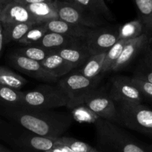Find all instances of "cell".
Masks as SVG:
<instances>
[{"mask_svg": "<svg viewBox=\"0 0 152 152\" xmlns=\"http://www.w3.org/2000/svg\"><path fill=\"white\" fill-rule=\"evenodd\" d=\"M9 61L13 68L32 78L45 83H57L58 79L46 71L39 62L20 56L14 52L10 54Z\"/></svg>", "mask_w": 152, "mask_h": 152, "instance_id": "obj_10", "label": "cell"}, {"mask_svg": "<svg viewBox=\"0 0 152 152\" xmlns=\"http://www.w3.org/2000/svg\"><path fill=\"white\" fill-rule=\"evenodd\" d=\"M45 152H73L69 148L66 146V145H63L62 143H59V142H57L56 140V143L51 149L48 150V151Z\"/></svg>", "mask_w": 152, "mask_h": 152, "instance_id": "obj_33", "label": "cell"}, {"mask_svg": "<svg viewBox=\"0 0 152 152\" xmlns=\"http://www.w3.org/2000/svg\"><path fill=\"white\" fill-rule=\"evenodd\" d=\"M40 63L46 71L56 77L58 80L75 69L73 65L54 51L48 56Z\"/></svg>", "mask_w": 152, "mask_h": 152, "instance_id": "obj_16", "label": "cell"}, {"mask_svg": "<svg viewBox=\"0 0 152 152\" xmlns=\"http://www.w3.org/2000/svg\"><path fill=\"white\" fill-rule=\"evenodd\" d=\"M105 53L91 55L86 61L85 65L82 67L81 69L79 70V72L90 79L95 78L101 75Z\"/></svg>", "mask_w": 152, "mask_h": 152, "instance_id": "obj_22", "label": "cell"}, {"mask_svg": "<svg viewBox=\"0 0 152 152\" xmlns=\"http://www.w3.org/2000/svg\"><path fill=\"white\" fill-rule=\"evenodd\" d=\"M48 32L62 34L75 39H85L91 28L68 23L60 19H53L43 22Z\"/></svg>", "mask_w": 152, "mask_h": 152, "instance_id": "obj_15", "label": "cell"}, {"mask_svg": "<svg viewBox=\"0 0 152 152\" xmlns=\"http://www.w3.org/2000/svg\"><path fill=\"white\" fill-rule=\"evenodd\" d=\"M0 152H13V151H12L11 150L9 149V148H7V147L4 146V145H1V144L0 143Z\"/></svg>", "mask_w": 152, "mask_h": 152, "instance_id": "obj_37", "label": "cell"}, {"mask_svg": "<svg viewBox=\"0 0 152 152\" xmlns=\"http://www.w3.org/2000/svg\"><path fill=\"white\" fill-rule=\"evenodd\" d=\"M107 91L114 102L140 104L143 99V96L134 84L132 77L127 76H114Z\"/></svg>", "mask_w": 152, "mask_h": 152, "instance_id": "obj_9", "label": "cell"}, {"mask_svg": "<svg viewBox=\"0 0 152 152\" xmlns=\"http://www.w3.org/2000/svg\"><path fill=\"white\" fill-rule=\"evenodd\" d=\"M80 6L99 17L110 22L115 21V17L104 0H68Z\"/></svg>", "mask_w": 152, "mask_h": 152, "instance_id": "obj_18", "label": "cell"}, {"mask_svg": "<svg viewBox=\"0 0 152 152\" xmlns=\"http://www.w3.org/2000/svg\"><path fill=\"white\" fill-rule=\"evenodd\" d=\"M143 34H145L144 26L139 19L126 22L119 27V39H133Z\"/></svg>", "mask_w": 152, "mask_h": 152, "instance_id": "obj_25", "label": "cell"}, {"mask_svg": "<svg viewBox=\"0 0 152 152\" xmlns=\"http://www.w3.org/2000/svg\"><path fill=\"white\" fill-rule=\"evenodd\" d=\"M1 10H2V8H1V6H0V13H1Z\"/></svg>", "mask_w": 152, "mask_h": 152, "instance_id": "obj_39", "label": "cell"}, {"mask_svg": "<svg viewBox=\"0 0 152 152\" xmlns=\"http://www.w3.org/2000/svg\"><path fill=\"white\" fill-rule=\"evenodd\" d=\"M120 125L152 137V110L142 104L115 102Z\"/></svg>", "mask_w": 152, "mask_h": 152, "instance_id": "obj_5", "label": "cell"}, {"mask_svg": "<svg viewBox=\"0 0 152 152\" xmlns=\"http://www.w3.org/2000/svg\"><path fill=\"white\" fill-rule=\"evenodd\" d=\"M6 113L12 120L25 130L52 139L63 136L73 122V117L70 113L54 110L9 107L6 109Z\"/></svg>", "mask_w": 152, "mask_h": 152, "instance_id": "obj_1", "label": "cell"}, {"mask_svg": "<svg viewBox=\"0 0 152 152\" xmlns=\"http://www.w3.org/2000/svg\"><path fill=\"white\" fill-rule=\"evenodd\" d=\"M73 110L74 111V116L75 119L77 118L80 121L94 123L99 118L97 115L91 112L90 110L86 108L83 105L76 107V108H73Z\"/></svg>", "mask_w": 152, "mask_h": 152, "instance_id": "obj_31", "label": "cell"}, {"mask_svg": "<svg viewBox=\"0 0 152 152\" xmlns=\"http://www.w3.org/2000/svg\"><path fill=\"white\" fill-rule=\"evenodd\" d=\"M34 19L38 23L53 19H58V15L52 2H41L25 5Z\"/></svg>", "mask_w": 152, "mask_h": 152, "instance_id": "obj_20", "label": "cell"}, {"mask_svg": "<svg viewBox=\"0 0 152 152\" xmlns=\"http://www.w3.org/2000/svg\"><path fill=\"white\" fill-rule=\"evenodd\" d=\"M53 4L59 19L68 23L88 28H95L109 25V22L105 19L92 14L71 1L53 0Z\"/></svg>", "mask_w": 152, "mask_h": 152, "instance_id": "obj_6", "label": "cell"}, {"mask_svg": "<svg viewBox=\"0 0 152 152\" xmlns=\"http://www.w3.org/2000/svg\"><path fill=\"white\" fill-rule=\"evenodd\" d=\"M119 27L105 26L91 28L85 42L91 55L105 53L119 40Z\"/></svg>", "mask_w": 152, "mask_h": 152, "instance_id": "obj_8", "label": "cell"}, {"mask_svg": "<svg viewBox=\"0 0 152 152\" xmlns=\"http://www.w3.org/2000/svg\"><path fill=\"white\" fill-rule=\"evenodd\" d=\"M13 1V0H0V6H1V8L3 9L7 4H8L9 3H10Z\"/></svg>", "mask_w": 152, "mask_h": 152, "instance_id": "obj_36", "label": "cell"}, {"mask_svg": "<svg viewBox=\"0 0 152 152\" xmlns=\"http://www.w3.org/2000/svg\"><path fill=\"white\" fill-rule=\"evenodd\" d=\"M28 83L25 78L5 67H0V86L20 90Z\"/></svg>", "mask_w": 152, "mask_h": 152, "instance_id": "obj_23", "label": "cell"}, {"mask_svg": "<svg viewBox=\"0 0 152 152\" xmlns=\"http://www.w3.org/2000/svg\"><path fill=\"white\" fill-rule=\"evenodd\" d=\"M83 105L99 118L120 125L116 104L105 88H97L85 99Z\"/></svg>", "mask_w": 152, "mask_h": 152, "instance_id": "obj_7", "label": "cell"}, {"mask_svg": "<svg viewBox=\"0 0 152 152\" xmlns=\"http://www.w3.org/2000/svg\"><path fill=\"white\" fill-rule=\"evenodd\" d=\"M13 142L19 148V151L45 152L56 145V139L39 136L25 130L13 137Z\"/></svg>", "mask_w": 152, "mask_h": 152, "instance_id": "obj_11", "label": "cell"}, {"mask_svg": "<svg viewBox=\"0 0 152 152\" xmlns=\"http://www.w3.org/2000/svg\"><path fill=\"white\" fill-rule=\"evenodd\" d=\"M48 32L43 23L34 25L18 43L24 45H33L38 42Z\"/></svg>", "mask_w": 152, "mask_h": 152, "instance_id": "obj_29", "label": "cell"}, {"mask_svg": "<svg viewBox=\"0 0 152 152\" xmlns=\"http://www.w3.org/2000/svg\"><path fill=\"white\" fill-rule=\"evenodd\" d=\"M69 97L56 85H41L29 91L22 92L20 108L34 110H53L68 106Z\"/></svg>", "mask_w": 152, "mask_h": 152, "instance_id": "obj_3", "label": "cell"}, {"mask_svg": "<svg viewBox=\"0 0 152 152\" xmlns=\"http://www.w3.org/2000/svg\"><path fill=\"white\" fill-rule=\"evenodd\" d=\"M57 142L66 145L73 152H91L94 147L91 146L88 143L73 137L62 136L56 139Z\"/></svg>", "mask_w": 152, "mask_h": 152, "instance_id": "obj_30", "label": "cell"}, {"mask_svg": "<svg viewBox=\"0 0 152 152\" xmlns=\"http://www.w3.org/2000/svg\"><path fill=\"white\" fill-rule=\"evenodd\" d=\"M54 52L69 62L75 69L82 68L91 56L86 46L85 39L80 40L74 44L55 50Z\"/></svg>", "mask_w": 152, "mask_h": 152, "instance_id": "obj_13", "label": "cell"}, {"mask_svg": "<svg viewBox=\"0 0 152 152\" xmlns=\"http://www.w3.org/2000/svg\"><path fill=\"white\" fill-rule=\"evenodd\" d=\"M71 73V72H70ZM68 74L59 79L56 84L65 92L69 97L68 108L71 109L82 105L85 99L96 90L99 86L101 75L90 79L83 76L78 71Z\"/></svg>", "mask_w": 152, "mask_h": 152, "instance_id": "obj_4", "label": "cell"}, {"mask_svg": "<svg viewBox=\"0 0 152 152\" xmlns=\"http://www.w3.org/2000/svg\"><path fill=\"white\" fill-rule=\"evenodd\" d=\"M150 38L148 34H143L133 39L128 40L111 71H120L129 66L131 62L142 51L149 41Z\"/></svg>", "mask_w": 152, "mask_h": 152, "instance_id": "obj_12", "label": "cell"}, {"mask_svg": "<svg viewBox=\"0 0 152 152\" xmlns=\"http://www.w3.org/2000/svg\"><path fill=\"white\" fill-rule=\"evenodd\" d=\"M134 72V77L152 83V39L145 45Z\"/></svg>", "mask_w": 152, "mask_h": 152, "instance_id": "obj_17", "label": "cell"}, {"mask_svg": "<svg viewBox=\"0 0 152 152\" xmlns=\"http://www.w3.org/2000/svg\"><path fill=\"white\" fill-rule=\"evenodd\" d=\"M91 152H101V151H99V150H98V149H96V148H94L93 151H92Z\"/></svg>", "mask_w": 152, "mask_h": 152, "instance_id": "obj_38", "label": "cell"}, {"mask_svg": "<svg viewBox=\"0 0 152 152\" xmlns=\"http://www.w3.org/2000/svg\"><path fill=\"white\" fill-rule=\"evenodd\" d=\"M0 22L4 24H39L33 18L25 5L13 1L5 6L0 13Z\"/></svg>", "mask_w": 152, "mask_h": 152, "instance_id": "obj_14", "label": "cell"}, {"mask_svg": "<svg viewBox=\"0 0 152 152\" xmlns=\"http://www.w3.org/2000/svg\"><path fill=\"white\" fill-rule=\"evenodd\" d=\"M96 140L105 152H152L147 146L132 137L117 124L99 118L94 123Z\"/></svg>", "mask_w": 152, "mask_h": 152, "instance_id": "obj_2", "label": "cell"}, {"mask_svg": "<svg viewBox=\"0 0 152 152\" xmlns=\"http://www.w3.org/2000/svg\"><path fill=\"white\" fill-rule=\"evenodd\" d=\"M145 34L152 32V0H134Z\"/></svg>", "mask_w": 152, "mask_h": 152, "instance_id": "obj_24", "label": "cell"}, {"mask_svg": "<svg viewBox=\"0 0 152 152\" xmlns=\"http://www.w3.org/2000/svg\"><path fill=\"white\" fill-rule=\"evenodd\" d=\"M80 40L83 39L72 38V37H67L62 34H56V33L47 32L38 42L33 45L39 46L47 50L55 51L70 45L74 44Z\"/></svg>", "mask_w": 152, "mask_h": 152, "instance_id": "obj_19", "label": "cell"}, {"mask_svg": "<svg viewBox=\"0 0 152 152\" xmlns=\"http://www.w3.org/2000/svg\"><path fill=\"white\" fill-rule=\"evenodd\" d=\"M16 2L19 3L22 5H27V4H36V3L41 2H52L53 0H13Z\"/></svg>", "mask_w": 152, "mask_h": 152, "instance_id": "obj_34", "label": "cell"}, {"mask_svg": "<svg viewBox=\"0 0 152 152\" xmlns=\"http://www.w3.org/2000/svg\"><path fill=\"white\" fill-rule=\"evenodd\" d=\"M22 92L19 90L0 86V101L9 107H19Z\"/></svg>", "mask_w": 152, "mask_h": 152, "instance_id": "obj_28", "label": "cell"}, {"mask_svg": "<svg viewBox=\"0 0 152 152\" xmlns=\"http://www.w3.org/2000/svg\"><path fill=\"white\" fill-rule=\"evenodd\" d=\"M17 152H28V151H18Z\"/></svg>", "mask_w": 152, "mask_h": 152, "instance_id": "obj_40", "label": "cell"}, {"mask_svg": "<svg viewBox=\"0 0 152 152\" xmlns=\"http://www.w3.org/2000/svg\"><path fill=\"white\" fill-rule=\"evenodd\" d=\"M37 24L31 23H11L2 25L4 44L16 42H19L26 33Z\"/></svg>", "mask_w": 152, "mask_h": 152, "instance_id": "obj_21", "label": "cell"}, {"mask_svg": "<svg viewBox=\"0 0 152 152\" xmlns=\"http://www.w3.org/2000/svg\"><path fill=\"white\" fill-rule=\"evenodd\" d=\"M132 80L134 84L137 87L140 91L141 92L143 97L145 96V97L152 100V83L134 77H132Z\"/></svg>", "mask_w": 152, "mask_h": 152, "instance_id": "obj_32", "label": "cell"}, {"mask_svg": "<svg viewBox=\"0 0 152 152\" xmlns=\"http://www.w3.org/2000/svg\"><path fill=\"white\" fill-rule=\"evenodd\" d=\"M4 34H3V28L1 23L0 22V56L1 54V51H2L3 45H4Z\"/></svg>", "mask_w": 152, "mask_h": 152, "instance_id": "obj_35", "label": "cell"}, {"mask_svg": "<svg viewBox=\"0 0 152 152\" xmlns=\"http://www.w3.org/2000/svg\"><path fill=\"white\" fill-rule=\"evenodd\" d=\"M53 51L37 45H25L15 50L14 53L32 60L41 62Z\"/></svg>", "mask_w": 152, "mask_h": 152, "instance_id": "obj_27", "label": "cell"}, {"mask_svg": "<svg viewBox=\"0 0 152 152\" xmlns=\"http://www.w3.org/2000/svg\"><path fill=\"white\" fill-rule=\"evenodd\" d=\"M128 40L125 39H119L114 45L110 48L105 53V59H104L103 65H102V74H105L107 72H110L112 68L113 65L116 62V61L120 57L121 52L124 48L125 45Z\"/></svg>", "mask_w": 152, "mask_h": 152, "instance_id": "obj_26", "label": "cell"}]
</instances>
